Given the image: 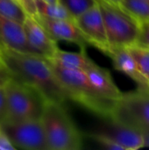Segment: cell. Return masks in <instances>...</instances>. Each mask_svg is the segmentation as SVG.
I'll return each mask as SVG.
<instances>
[{"instance_id": "6da1fadb", "label": "cell", "mask_w": 149, "mask_h": 150, "mask_svg": "<svg viewBox=\"0 0 149 150\" xmlns=\"http://www.w3.org/2000/svg\"><path fill=\"white\" fill-rule=\"evenodd\" d=\"M0 62L11 77L34 89L45 101L65 105L69 100L47 58L0 47Z\"/></svg>"}, {"instance_id": "7a4b0ae2", "label": "cell", "mask_w": 149, "mask_h": 150, "mask_svg": "<svg viewBox=\"0 0 149 150\" xmlns=\"http://www.w3.org/2000/svg\"><path fill=\"white\" fill-rule=\"evenodd\" d=\"M48 61L69 100H73L90 112L109 120L115 101L99 96L91 86L84 70L63 68L51 60Z\"/></svg>"}, {"instance_id": "3957f363", "label": "cell", "mask_w": 149, "mask_h": 150, "mask_svg": "<svg viewBox=\"0 0 149 150\" xmlns=\"http://www.w3.org/2000/svg\"><path fill=\"white\" fill-rule=\"evenodd\" d=\"M40 121L48 150H78L83 148L82 134L64 105L46 101Z\"/></svg>"}, {"instance_id": "277c9868", "label": "cell", "mask_w": 149, "mask_h": 150, "mask_svg": "<svg viewBox=\"0 0 149 150\" xmlns=\"http://www.w3.org/2000/svg\"><path fill=\"white\" fill-rule=\"evenodd\" d=\"M109 120L141 133L149 131V88L123 93L115 101Z\"/></svg>"}, {"instance_id": "5b68a950", "label": "cell", "mask_w": 149, "mask_h": 150, "mask_svg": "<svg viewBox=\"0 0 149 150\" xmlns=\"http://www.w3.org/2000/svg\"><path fill=\"white\" fill-rule=\"evenodd\" d=\"M96 1L102 13L110 48L136 44L141 23L119 4L105 0Z\"/></svg>"}, {"instance_id": "8992f818", "label": "cell", "mask_w": 149, "mask_h": 150, "mask_svg": "<svg viewBox=\"0 0 149 150\" xmlns=\"http://www.w3.org/2000/svg\"><path fill=\"white\" fill-rule=\"evenodd\" d=\"M7 106L8 120L40 119L45 99L32 87L11 77L4 85Z\"/></svg>"}, {"instance_id": "52a82bcc", "label": "cell", "mask_w": 149, "mask_h": 150, "mask_svg": "<svg viewBox=\"0 0 149 150\" xmlns=\"http://www.w3.org/2000/svg\"><path fill=\"white\" fill-rule=\"evenodd\" d=\"M0 128L16 149L48 150L40 119L7 120Z\"/></svg>"}, {"instance_id": "ba28073f", "label": "cell", "mask_w": 149, "mask_h": 150, "mask_svg": "<svg viewBox=\"0 0 149 150\" xmlns=\"http://www.w3.org/2000/svg\"><path fill=\"white\" fill-rule=\"evenodd\" d=\"M74 21L89 45L94 46L105 54H108L110 45L102 13L97 3L76 18Z\"/></svg>"}, {"instance_id": "9c48e42d", "label": "cell", "mask_w": 149, "mask_h": 150, "mask_svg": "<svg viewBox=\"0 0 149 150\" xmlns=\"http://www.w3.org/2000/svg\"><path fill=\"white\" fill-rule=\"evenodd\" d=\"M22 25L26 41L33 53L51 59L59 48L57 41L34 17L27 15Z\"/></svg>"}, {"instance_id": "30bf717a", "label": "cell", "mask_w": 149, "mask_h": 150, "mask_svg": "<svg viewBox=\"0 0 149 150\" xmlns=\"http://www.w3.org/2000/svg\"><path fill=\"white\" fill-rule=\"evenodd\" d=\"M48 32L56 41L64 40L75 43L80 48H86L89 45L80 30L76 26L74 19H54L36 15L34 17Z\"/></svg>"}, {"instance_id": "8fae6325", "label": "cell", "mask_w": 149, "mask_h": 150, "mask_svg": "<svg viewBox=\"0 0 149 150\" xmlns=\"http://www.w3.org/2000/svg\"><path fill=\"white\" fill-rule=\"evenodd\" d=\"M0 47L34 54L29 47L23 25L0 14Z\"/></svg>"}, {"instance_id": "7c38bea8", "label": "cell", "mask_w": 149, "mask_h": 150, "mask_svg": "<svg viewBox=\"0 0 149 150\" xmlns=\"http://www.w3.org/2000/svg\"><path fill=\"white\" fill-rule=\"evenodd\" d=\"M85 72L91 86L102 98L116 101L122 96L123 93L113 82L109 70L94 63Z\"/></svg>"}, {"instance_id": "4fadbf2b", "label": "cell", "mask_w": 149, "mask_h": 150, "mask_svg": "<svg viewBox=\"0 0 149 150\" xmlns=\"http://www.w3.org/2000/svg\"><path fill=\"white\" fill-rule=\"evenodd\" d=\"M107 55L112 58L114 69L135 81L139 88H149L147 79L141 74L133 56L126 47H111Z\"/></svg>"}, {"instance_id": "5bb4252c", "label": "cell", "mask_w": 149, "mask_h": 150, "mask_svg": "<svg viewBox=\"0 0 149 150\" xmlns=\"http://www.w3.org/2000/svg\"><path fill=\"white\" fill-rule=\"evenodd\" d=\"M111 123L112 127L101 133L119 144L123 150H137L144 148L142 133L112 122Z\"/></svg>"}, {"instance_id": "9a60e30c", "label": "cell", "mask_w": 149, "mask_h": 150, "mask_svg": "<svg viewBox=\"0 0 149 150\" xmlns=\"http://www.w3.org/2000/svg\"><path fill=\"white\" fill-rule=\"evenodd\" d=\"M48 60L63 68L84 71L95 63L87 55L85 48H81L80 52H68L58 48L54 55Z\"/></svg>"}, {"instance_id": "2e32d148", "label": "cell", "mask_w": 149, "mask_h": 150, "mask_svg": "<svg viewBox=\"0 0 149 150\" xmlns=\"http://www.w3.org/2000/svg\"><path fill=\"white\" fill-rule=\"evenodd\" d=\"M38 14L54 19H74L60 3H48L45 0H34Z\"/></svg>"}, {"instance_id": "e0dca14e", "label": "cell", "mask_w": 149, "mask_h": 150, "mask_svg": "<svg viewBox=\"0 0 149 150\" xmlns=\"http://www.w3.org/2000/svg\"><path fill=\"white\" fill-rule=\"evenodd\" d=\"M127 50L133 56L141 74L147 79L148 83L149 80V47L133 44L132 46L126 47Z\"/></svg>"}, {"instance_id": "ac0fdd59", "label": "cell", "mask_w": 149, "mask_h": 150, "mask_svg": "<svg viewBox=\"0 0 149 150\" xmlns=\"http://www.w3.org/2000/svg\"><path fill=\"white\" fill-rule=\"evenodd\" d=\"M119 5L140 23L149 20V2L146 0H122Z\"/></svg>"}, {"instance_id": "d6986e66", "label": "cell", "mask_w": 149, "mask_h": 150, "mask_svg": "<svg viewBox=\"0 0 149 150\" xmlns=\"http://www.w3.org/2000/svg\"><path fill=\"white\" fill-rule=\"evenodd\" d=\"M0 14L23 24L27 14L15 0H0Z\"/></svg>"}, {"instance_id": "ffe728a7", "label": "cell", "mask_w": 149, "mask_h": 150, "mask_svg": "<svg viewBox=\"0 0 149 150\" xmlns=\"http://www.w3.org/2000/svg\"><path fill=\"white\" fill-rule=\"evenodd\" d=\"M75 19L94 4L96 0H57Z\"/></svg>"}, {"instance_id": "44dd1931", "label": "cell", "mask_w": 149, "mask_h": 150, "mask_svg": "<svg viewBox=\"0 0 149 150\" xmlns=\"http://www.w3.org/2000/svg\"><path fill=\"white\" fill-rule=\"evenodd\" d=\"M89 137L94 140L96 142H97L101 146H103L105 149L110 150H123V149L119 144H117L115 142H113L112 139H110L109 137H107L105 134H104L101 132L90 134Z\"/></svg>"}, {"instance_id": "7402d4cb", "label": "cell", "mask_w": 149, "mask_h": 150, "mask_svg": "<svg viewBox=\"0 0 149 150\" xmlns=\"http://www.w3.org/2000/svg\"><path fill=\"white\" fill-rule=\"evenodd\" d=\"M9 119L6 95L4 86H0V126Z\"/></svg>"}, {"instance_id": "603a6c76", "label": "cell", "mask_w": 149, "mask_h": 150, "mask_svg": "<svg viewBox=\"0 0 149 150\" xmlns=\"http://www.w3.org/2000/svg\"><path fill=\"white\" fill-rule=\"evenodd\" d=\"M136 44L149 47V20L141 22L140 33Z\"/></svg>"}, {"instance_id": "cb8c5ba5", "label": "cell", "mask_w": 149, "mask_h": 150, "mask_svg": "<svg viewBox=\"0 0 149 150\" xmlns=\"http://www.w3.org/2000/svg\"><path fill=\"white\" fill-rule=\"evenodd\" d=\"M25 11V13L29 16L35 17L38 15L37 8L34 0H15Z\"/></svg>"}, {"instance_id": "d4e9b609", "label": "cell", "mask_w": 149, "mask_h": 150, "mask_svg": "<svg viewBox=\"0 0 149 150\" xmlns=\"http://www.w3.org/2000/svg\"><path fill=\"white\" fill-rule=\"evenodd\" d=\"M16 148L12 145L9 138L0 128V150H14Z\"/></svg>"}, {"instance_id": "484cf974", "label": "cell", "mask_w": 149, "mask_h": 150, "mask_svg": "<svg viewBox=\"0 0 149 150\" xmlns=\"http://www.w3.org/2000/svg\"><path fill=\"white\" fill-rule=\"evenodd\" d=\"M11 77V76L6 69L4 66H0V86H4Z\"/></svg>"}, {"instance_id": "4316f807", "label": "cell", "mask_w": 149, "mask_h": 150, "mask_svg": "<svg viewBox=\"0 0 149 150\" xmlns=\"http://www.w3.org/2000/svg\"><path fill=\"white\" fill-rule=\"evenodd\" d=\"M144 138V148H149V131L142 134Z\"/></svg>"}, {"instance_id": "83f0119b", "label": "cell", "mask_w": 149, "mask_h": 150, "mask_svg": "<svg viewBox=\"0 0 149 150\" xmlns=\"http://www.w3.org/2000/svg\"><path fill=\"white\" fill-rule=\"evenodd\" d=\"M105 1L112 3V4H119L122 0H105Z\"/></svg>"}, {"instance_id": "f1b7e54d", "label": "cell", "mask_w": 149, "mask_h": 150, "mask_svg": "<svg viewBox=\"0 0 149 150\" xmlns=\"http://www.w3.org/2000/svg\"><path fill=\"white\" fill-rule=\"evenodd\" d=\"M45 1H47L48 3H52V4H54V3H57L58 2L57 0H45Z\"/></svg>"}, {"instance_id": "f546056e", "label": "cell", "mask_w": 149, "mask_h": 150, "mask_svg": "<svg viewBox=\"0 0 149 150\" xmlns=\"http://www.w3.org/2000/svg\"><path fill=\"white\" fill-rule=\"evenodd\" d=\"M0 66H2V64H1V62H0Z\"/></svg>"}, {"instance_id": "4dcf8cb0", "label": "cell", "mask_w": 149, "mask_h": 150, "mask_svg": "<svg viewBox=\"0 0 149 150\" xmlns=\"http://www.w3.org/2000/svg\"><path fill=\"white\" fill-rule=\"evenodd\" d=\"M148 87H149V80H148Z\"/></svg>"}, {"instance_id": "1f68e13d", "label": "cell", "mask_w": 149, "mask_h": 150, "mask_svg": "<svg viewBox=\"0 0 149 150\" xmlns=\"http://www.w3.org/2000/svg\"><path fill=\"white\" fill-rule=\"evenodd\" d=\"M146 1H148V2H149V0H146Z\"/></svg>"}]
</instances>
